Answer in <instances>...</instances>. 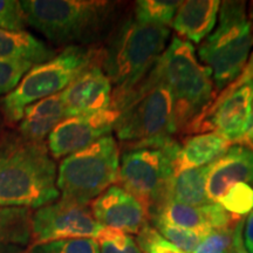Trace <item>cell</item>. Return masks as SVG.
I'll return each instance as SVG.
<instances>
[{
	"instance_id": "obj_1",
	"label": "cell",
	"mask_w": 253,
	"mask_h": 253,
	"mask_svg": "<svg viewBox=\"0 0 253 253\" xmlns=\"http://www.w3.org/2000/svg\"><path fill=\"white\" fill-rule=\"evenodd\" d=\"M27 24L59 46H101L130 6L109 0H25Z\"/></svg>"
},
{
	"instance_id": "obj_2",
	"label": "cell",
	"mask_w": 253,
	"mask_h": 253,
	"mask_svg": "<svg viewBox=\"0 0 253 253\" xmlns=\"http://www.w3.org/2000/svg\"><path fill=\"white\" fill-rule=\"evenodd\" d=\"M170 37V28L136 20L131 11L120 20L102 45L101 60V67L113 84L112 108L149 74L169 45Z\"/></svg>"
},
{
	"instance_id": "obj_3",
	"label": "cell",
	"mask_w": 253,
	"mask_h": 253,
	"mask_svg": "<svg viewBox=\"0 0 253 253\" xmlns=\"http://www.w3.org/2000/svg\"><path fill=\"white\" fill-rule=\"evenodd\" d=\"M58 171L45 141L8 135L0 142V205L39 209L58 201Z\"/></svg>"
},
{
	"instance_id": "obj_4",
	"label": "cell",
	"mask_w": 253,
	"mask_h": 253,
	"mask_svg": "<svg viewBox=\"0 0 253 253\" xmlns=\"http://www.w3.org/2000/svg\"><path fill=\"white\" fill-rule=\"evenodd\" d=\"M147 77L171 96L176 136L188 135L217 96L211 73L198 60L194 45L177 36Z\"/></svg>"
},
{
	"instance_id": "obj_5",
	"label": "cell",
	"mask_w": 253,
	"mask_h": 253,
	"mask_svg": "<svg viewBox=\"0 0 253 253\" xmlns=\"http://www.w3.org/2000/svg\"><path fill=\"white\" fill-rule=\"evenodd\" d=\"M114 109L119 112L114 131L123 150L160 147L176 138L171 96L148 77Z\"/></svg>"
},
{
	"instance_id": "obj_6",
	"label": "cell",
	"mask_w": 253,
	"mask_h": 253,
	"mask_svg": "<svg viewBox=\"0 0 253 253\" xmlns=\"http://www.w3.org/2000/svg\"><path fill=\"white\" fill-rule=\"evenodd\" d=\"M101 46H68L40 65L33 66L19 84L2 100V110L8 122H19L24 110L37 101L61 93L82 73L101 65Z\"/></svg>"
},
{
	"instance_id": "obj_7",
	"label": "cell",
	"mask_w": 253,
	"mask_h": 253,
	"mask_svg": "<svg viewBox=\"0 0 253 253\" xmlns=\"http://www.w3.org/2000/svg\"><path fill=\"white\" fill-rule=\"evenodd\" d=\"M252 45L246 2L221 1L217 26L202 41L196 53L202 65L210 71L217 94L239 77Z\"/></svg>"
},
{
	"instance_id": "obj_8",
	"label": "cell",
	"mask_w": 253,
	"mask_h": 253,
	"mask_svg": "<svg viewBox=\"0 0 253 253\" xmlns=\"http://www.w3.org/2000/svg\"><path fill=\"white\" fill-rule=\"evenodd\" d=\"M120 147L112 135L68 155L58 169V185L63 199L89 205L109 186L118 184Z\"/></svg>"
},
{
	"instance_id": "obj_9",
	"label": "cell",
	"mask_w": 253,
	"mask_h": 253,
	"mask_svg": "<svg viewBox=\"0 0 253 253\" xmlns=\"http://www.w3.org/2000/svg\"><path fill=\"white\" fill-rule=\"evenodd\" d=\"M179 149L181 142L172 138L160 147L126 149L120 156L118 184L135 196L149 216L168 202Z\"/></svg>"
},
{
	"instance_id": "obj_10",
	"label": "cell",
	"mask_w": 253,
	"mask_h": 253,
	"mask_svg": "<svg viewBox=\"0 0 253 253\" xmlns=\"http://www.w3.org/2000/svg\"><path fill=\"white\" fill-rule=\"evenodd\" d=\"M103 229L95 220L89 205L60 198L33 212L31 246L69 239H97Z\"/></svg>"
},
{
	"instance_id": "obj_11",
	"label": "cell",
	"mask_w": 253,
	"mask_h": 253,
	"mask_svg": "<svg viewBox=\"0 0 253 253\" xmlns=\"http://www.w3.org/2000/svg\"><path fill=\"white\" fill-rule=\"evenodd\" d=\"M253 103V81L235 90L220 91L189 134L217 132L232 144H238L248 131Z\"/></svg>"
},
{
	"instance_id": "obj_12",
	"label": "cell",
	"mask_w": 253,
	"mask_h": 253,
	"mask_svg": "<svg viewBox=\"0 0 253 253\" xmlns=\"http://www.w3.org/2000/svg\"><path fill=\"white\" fill-rule=\"evenodd\" d=\"M119 112L109 107L86 115L65 119L48 136V150L52 157H66L89 147L100 138L112 135Z\"/></svg>"
},
{
	"instance_id": "obj_13",
	"label": "cell",
	"mask_w": 253,
	"mask_h": 253,
	"mask_svg": "<svg viewBox=\"0 0 253 253\" xmlns=\"http://www.w3.org/2000/svg\"><path fill=\"white\" fill-rule=\"evenodd\" d=\"M89 207L101 226L129 236H137L150 224L149 212L144 205L119 184L109 186Z\"/></svg>"
},
{
	"instance_id": "obj_14",
	"label": "cell",
	"mask_w": 253,
	"mask_h": 253,
	"mask_svg": "<svg viewBox=\"0 0 253 253\" xmlns=\"http://www.w3.org/2000/svg\"><path fill=\"white\" fill-rule=\"evenodd\" d=\"M112 97L113 84L101 65L87 69L61 91L67 118L108 109L112 106Z\"/></svg>"
},
{
	"instance_id": "obj_15",
	"label": "cell",
	"mask_w": 253,
	"mask_h": 253,
	"mask_svg": "<svg viewBox=\"0 0 253 253\" xmlns=\"http://www.w3.org/2000/svg\"><path fill=\"white\" fill-rule=\"evenodd\" d=\"M239 183L253 186V149L232 144L209 167L205 186L209 202L217 204L231 186Z\"/></svg>"
},
{
	"instance_id": "obj_16",
	"label": "cell",
	"mask_w": 253,
	"mask_h": 253,
	"mask_svg": "<svg viewBox=\"0 0 253 253\" xmlns=\"http://www.w3.org/2000/svg\"><path fill=\"white\" fill-rule=\"evenodd\" d=\"M219 7L218 0L181 1L173 17L172 30L181 39L199 45L216 26Z\"/></svg>"
},
{
	"instance_id": "obj_17",
	"label": "cell",
	"mask_w": 253,
	"mask_h": 253,
	"mask_svg": "<svg viewBox=\"0 0 253 253\" xmlns=\"http://www.w3.org/2000/svg\"><path fill=\"white\" fill-rule=\"evenodd\" d=\"M65 119H67V114L61 93L52 95L25 108L19 132L27 140L42 142Z\"/></svg>"
},
{
	"instance_id": "obj_18",
	"label": "cell",
	"mask_w": 253,
	"mask_h": 253,
	"mask_svg": "<svg viewBox=\"0 0 253 253\" xmlns=\"http://www.w3.org/2000/svg\"><path fill=\"white\" fill-rule=\"evenodd\" d=\"M232 145L217 132H199L183 140L176 163V173L212 164Z\"/></svg>"
},
{
	"instance_id": "obj_19",
	"label": "cell",
	"mask_w": 253,
	"mask_h": 253,
	"mask_svg": "<svg viewBox=\"0 0 253 253\" xmlns=\"http://www.w3.org/2000/svg\"><path fill=\"white\" fill-rule=\"evenodd\" d=\"M55 55L54 49L26 31L0 30V60L2 61L28 62L37 66L49 61Z\"/></svg>"
},
{
	"instance_id": "obj_20",
	"label": "cell",
	"mask_w": 253,
	"mask_h": 253,
	"mask_svg": "<svg viewBox=\"0 0 253 253\" xmlns=\"http://www.w3.org/2000/svg\"><path fill=\"white\" fill-rule=\"evenodd\" d=\"M209 167L183 170L173 176L169 186L168 202H176L190 207L211 204L207 196V177Z\"/></svg>"
},
{
	"instance_id": "obj_21",
	"label": "cell",
	"mask_w": 253,
	"mask_h": 253,
	"mask_svg": "<svg viewBox=\"0 0 253 253\" xmlns=\"http://www.w3.org/2000/svg\"><path fill=\"white\" fill-rule=\"evenodd\" d=\"M32 216L31 209L0 205V244L31 246Z\"/></svg>"
},
{
	"instance_id": "obj_22",
	"label": "cell",
	"mask_w": 253,
	"mask_h": 253,
	"mask_svg": "<svg viewBox=\"0 0 253 253\" xmlns=\"http://www.w3.org/2000/svg\"><path fill=\"white\" fill-rule=\"evenodd\" d=\"M181 1L171 0H140L131 5V14L136 20L145 24L171 28L177 8Z\"/></svg>"
},
{
	"instance_id": "obj_23",
	"label": "cell",
	"mask_w": 253,
	"mask_h": 253,
	"mask_svg": "<svg viewBox=\"0 0 253 253\" xmlns=\"http://www.w3.org/2000/svg\"><path fill=\"white\" fill-rule=\"evenodd\" d=\"M150 223L151 226L155 227L164 239L186 253H194L204 237L195 231L183 229L181 226L169 223L161 217H153Z\"/></svg>"
},
{
	"instance_id": "obj_24",
	"label": "cell",
	"mask_w": 253,
	"mask_h": 253,
	"mask_svg": "<svg viewBox=\"0 0 253 253\" xmlns=\"http://www.w3.org/2000/svg\"><path fill=\"white\" fill-rule=\"evenodd\" d=\"M227 212L242 218L253 210V186L239 183L227 190L217 202Z\"/></svg>"
},
{
	"instance_id": "obj_25",
	"label": "cell",
	"mask_w": 253,
	"mask_h": 253,
	"mask_svg": "<svg viewBox=\"0 0 253 253\" xmlns=\"http://www.w3.org/2000/svg\"><path fill=\"white\" fill-rule=\"evenodd\" d=\"M27 253H100L96 239H69L28 248Z\"/></svg>"
},
{
	"instance_id": "obj_26",
	"label": "cell",
	"mask_w": 253,
	"mask_h": 253,
	"mask_svg": "<svg viewBox=\"0 0 253 253\" xmlns=\"http://www.w3.org/2000/svg\"><path fill=\"white\" fill-rule=\"evenodd\" d=\"M237 224L211 230L208 235L203 237L194 253H231L235 242Z\"/></svg>"
},
{
	"instance_id": "obj_27",
	"label": "cell",
	"mask_w": 253,
	"mask_h": 253,
	"mask_svg": "<svg viewBox=\"0 0 253 253\" xmlns=\"http://www.w3.org/2000/svg\"><path fill=\"white\" fill-rule=\"evenodd\" d=\"M96 240L100 253H142L131 236L115 230L104 227Z\"/></svg>"
},
{
	"instance_id": "obj_28",
	"label": "cell",
	"mask_w": 253,
	"mask_h": 253,
	"mask_svg": "<svg viewBox=\"0 0 253 253\" xmlns=\"http://www.w3.org/2000/svg\"><path fill=\"white\" fill-rule=\"evenodd\" d=\"M135 242L142 253H186L164 239L151 224L136 236Z\"/></svg>"
},
{
	"instance_id": "obj_29",
	"label": "cell",
	"mask_w": 253,
	"mask_h": 253,
	"mask_svg": "<svg viewBox=\"0 0 253 253\" xmlns=\"http://www.w3.org/2000/svg\"><path fill=\"white\" fill-rule=\"evenodd\" d=\"M27 21L21 1L0 0V30L23 32Z\"/></svg>"
},
{
	"instance_id": "obj_30",
	"label": "cell",
	"mask_w": 253,
	"mask_h": 253,
	"mask_svg": "<svg viewBox=\"0 0 253 253\" xmlns=\"http://www.w3.org/2000/svg\"><path fill=\"white\" fill-rule=\"evenodd\" d=\"M32 67L33 65L28 62H12L0 60V95L11 93Z\"/></svg>"
},
{
	"instance_id": "obj_31",
	"label": "cell",
	"mask_w": 253,
	"mask_h": 253,
	"mask_svg": "<svg viewBox=\"0 0 253 253\" xmlns=\"http://www.w3.org/2000/svg\"><path fill=\"white\" fill-rule=\"evenodd\" d=\"M250 81H253V52L251 53V55L249 56L248 61H246L244 68H243L242 73L238 78L236 79L232 84H229L225 89L221 90V91H231V90H235L237 88L243 86V84H248Z\"/></svg>"
},
{
	"instance_id": "obj_32",
	"label": "cell",
	"mask_w": 253,
	"mask_h": 253,
	"mask_svg": "<svg viewBox=\"0 0 253 253\" xmlns=\"http://www.w3.org/2000/svg\"><path fill=\"white\" fill-rule=\"evenodd\" d=\"M244 245L249 253H253V210L244 223Z\"/></svg>"
},
{
	"instance_id": "obj_33",
	"label": "cell",
	"mask_w": 253,
	"mask_h": 253,
	"mask_svg": "<svg viewBox=\"0 0 253 253\" xmlns=\"http://www.w3.org/2000/svg\"><path fill=\"white\" fill-rule=\"evenodd\" d=\"M253 141V103H252V113H251V121H250V126H249V129L248 131H246V134L244 137H243V140L240 141V143L238 144H243V145H246V147H249L250 143Z\"/></svg>"
},
{
	"instance_id": "obj_34",
	"label": "cell",
	"mask_w": 253,
	"mask_h": 253,
	"mask_svg": "<svg viewBox=\"0 0 253 253\" xmlns=\"http://www.w3.org/2000/svg\"><path fill=\"white\" fill-rule=\"evenodd\" d=\"M0 253H27V250L20 246L0 244Z\"/></svg>"
},
{
	"instance_id": "obj_35",
	"label": "cell",
	"mask_w": 253,
	"mask_h": 253,
	"mask_svg": "<svg viewBox=\"0 0 253 253\" xmlns=\"http://www.w3.org/2000/svg\"><path fill=\"white\" fill-rule=\"evenodd\" d=\"M248 17H249L250 24H251V30H252V39H253V1L251 2V5H250V7H249Z\"/></svg>"
},
{
	"instance_id": "obj_36",
	"label": "cell",
	"mask_w": 253,
	"mask_h": 253,
	"mask_svg": "<svg viewBox=\"0 0 253 253\" xmlns=\"http://www.w3.org/2000/svg\"><path fill=\"white\" fill-rule=\"evenodd\" d=\"M249 148H251V149H253V141L251 142V143H250V145H249Z\"/></svg>"
}]
</instances>
